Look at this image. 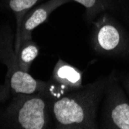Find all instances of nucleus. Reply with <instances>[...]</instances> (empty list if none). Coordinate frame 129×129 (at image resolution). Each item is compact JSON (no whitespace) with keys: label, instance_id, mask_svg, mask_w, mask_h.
I'll list each match as a JSON object with an SVG mask.
<instances>
[{"label":"nucleus","instance_id":"f03ea898","mask_svg":"<svg viewBox=\"0 0 129 129\" xmlns=\"http://www.w3.org/2000/svg\"><path fill=\"white\" fill-rule=\"evenodd\" d=\"M49 90L33 93H12L10 101L0 108V127L47 129L54 127Z\"/></svg>","mask_w":129,"mask_h":129},{"label":"nucleus","instance_id":"7ed1b4c3","mask_svg":"<svg viewBox=\"0 0 129 129\" xmlns=\"http://www.w3.org/2000/svg\"><path fill=\"white\" fill-rule=\"evenodd\" d=\"M90 44L98 56L129 62V30L112 16L104 13L92 23Z\"/></svg>","mask_w":129,"mask_h":129},{"label":"nucleus","instance_id":"0eeeda50","mask_svg":"<svg viewBox=\"0 0 129 129\" xmlns=\"http://www.w3.org/2000/svg\"><path fill=\"white\" fill-rule=\"evenodd\" d=\"M49 82V91L54 99L83 87V72L59 58Z\"/></svg>","mask_w":129,"mask_h":129},{"label":"nucleus","instance_id":"20e7f679","mask_svg":"<svg viewBox=\"0 0 129 129\" xmlns=\"http://www.w3.org/2000/svg\"><path fill=\"white\" fill-rule=\"evenodd\" d=\"M15 36L9 25L0 26V62L7 67L6 78L9 80L12 93H33L49 90V81L35 79L19 67L14 46Z\"/></svg>","mask_w":129,"mask_h":129},{"label":"nucleus","instance_id":"423d86ee","mask_svg":"<svg viewBox=\"0 0 129 129\" xmlns=\"http://www.w3.org/2000/svg\"><path fill=\"white\" fill-rule=\"evenodd\" d=\"M71 0H48L31 8L23 16L19 30L15 33V51L22 41L32 40L33 31L46 22L53 11Z\"/></svg>","mask_w":129,"mask_h":129},{"label":"nucleus","instance_id":"9b49d317","mask_svg":"<svg viewBox=\"0 0 129 129\" xmlns=\"http://www.w3.org/2000/svg\"><path fill=\"white\" fill-rule=\"evenodd\" d=\"M12 97V89L9 80L6 78L5 84H0V103H5Z\"/></svg>","mask_w":129,"mask_h":129},{"label":"nucleus","instance_id":"ddd939ff","mask_svg":"<svg viewBox=\"0 0 129 129\" xmlns=\"http://www.w3.org/2000/svg\"><path fill=\"white\" fill-rule=\"evenodd\" d=\"M0 8H1V6H0Z\"/></svg>","mask_w":129,"mask_h":129},{"label":"nucleus","instance_id":"6e6552de","mask_svg":"<svg viewBox=\"0 0 129 129\" xmlns=\"http://www.w3.org/2000/svg\"><path fill=\"white\" fill-rule=\"evenodd\" d=\"M85 9L84 19L91 24L99 16L108 13L129 28V0H74Z\"/></svg>","mask_w":129,"mask_h":129},{"label":"nucleus","instance_id":"f257e3e1","mask_svg":"<svg viewBox=\"0 0 129 129\" xmlns=\"http://www.w3.org/2000/svg\"><path fill=\"white\" fill-rule=\"evenodd\" d=\"M108 80L102 76L52 101L54 128L97 129L98 116Z\"/></svg>","mask_w":129,"mask_h":129},{"label":"nucleus","instance_id":"39448f33","mask_svg":"<svg viewBox=\"0 0 129 129\" xmlns=\"http://www.w3.org/2000/svg\"><path fill=\"white\" fill-rule=\"evenodd\" d=\"M99 109L98 128L129 129V98L112 70Z\"/></svg>","mask_w":129,"mask_h":129},{"label":"nucleus","instance_id":"9d476101","mask_svg":"<svg viewBox=\"0 0 129 129\" xmlns=\"http://www.w3.org/2000/svg\"><path fill=\"white\" fill-rule=\"evenodd\" d=\"M41 1L42 0H0V6L6 7L13 13L16 23V33L19 29L24 15L31 8L40 4Z\"/></svg>","mask_w":129,"mask_h":129},{"label":"nucleus","instance_id":"f8f14e48","mask_svg":"<svg viewBox=\"0 0 129 129\" xmlns=\"http://www.w3.org/2000/svg\"><path fill=\"white\" fill-rule=\"evenodd\" d=\"M118 72V76L121 84L129 98V72Z\"/></svg>","mask_w":129,"mask_h":129},{"label":"nucleus","instance_id":"1a4fd4ad","mask_svg":"<svg viewBox=\"0 0 129 129\" xmlns=\"http://www.w3.org/2000/svg\"><path fill=\"white\" fill-rule=\"evenodd\" d=\"M16 53L19 67L22 71L29 73L33 62L39 55L40 46L33 39L24 40L20 43Z\"/></svg>","mask_w":129,"mask_h":129}]
</instances>
